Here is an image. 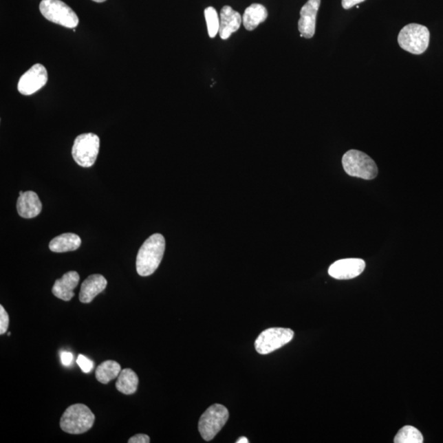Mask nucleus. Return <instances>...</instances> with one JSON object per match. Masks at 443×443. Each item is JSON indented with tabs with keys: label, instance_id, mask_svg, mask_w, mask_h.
<instances>
[{
	"label": "nucleus",
	"instance_id": "1",
	"mask_svg": "<svg viewBox=\"0 0 443 443\" xmlns=\"http://www.w3.org/2000/svg\"><path fill=\"white\" fill-rule=\"evenodd\" d=\"M165 250V239L160 233L153 234L140 247L136 257V271L142 277L150 276L159 268Z\"/></svg>",
	"mask_w": 443,
	"mask_h": 443
},
{
	"label": "nucleus",
	"instance_id": "2",
	"mask_svg": "<svg viewBox=\"0 0 443 443\" xmlns=\"http://www.w3.org/2000/svg\"><path fill=\"white\" fill-rule=\"evenodd\" d=\"M96 417L83 404H75L63 413L61 420L63 431L70 434H82L92 428Z\"/></svg>",
	"mask_w": 443,
	"mask_h": 443
},
{
	"label": "nucleus",
	"instance_id": "3",
	"mask_svg": "<svg viewBox=\"0 0 443 443\" xmlns=\"http://www.w3.org/2000/svg\"><path fill=\"white\" fill-rule=\"evenodd\" d=\"M430 33L423 25L411 23L404 27L398 35L400 48L413 54H422L428 49Z\"/></svg>",
	"mask_w": 443,
	"mask_h": 443
},
{
	"label": "nucleus",
	"instance_id": "4",
	"mask_svg": "<svg viewBox=\"0 0 443 443\" xmlns=\"http://www.w3.org/2000/svg\"><path fill=\"white\" fill-rule=\"evenodd\" d=\"M343 165L349 176L372 180L378 175V167L371 158L356 150H351L343 158Z\"/></svg>",
	"mask_w": 443,
	"mask_h": 443
},
{
	"label": "nucleus",
	"instance_id": "5",
	"mask_svg": "<svg viewBox=\"0 0 443 443\" xmlns=\"http://www.w3.org/2000/svg\"><path fill=\"white\" fill-rule=\"evenodd\" d=\"M40 11L50 22L74 29L78 27L79 19L76 12L61 0H42Z\"/></svg>",
	"mask_w": 443,
	"mask_h": 443
},
{
	"label": "nucleus",
	"instance_id": "6",
	"mask_svg": "<svg viewBox=\"0 0 443 443\" xmlns=\"http://www.w3.org/2000/svg\"><path fill=\"white\" fill-rule=\"evenodd\" d=\"M228 418V409L223 404H215L208 407L199 421V431L204 440L208 442L215 438Z\"/></svg>",
	"mask_w": 443,
	"mask_h": 443
},
{
	"label": "nucleus",
	"instance_id": "7",
	"mask_svg": "<svg viewBox=\"0 0 443 443\" xmlns=\"http://www.w3.org/2000/svg\"><path fill=\"white\" fill-rule=\"evenodd\" d=\"M99 151V136L93 133L82 134L74 140L72 155L76 164L89 168L96 163Z\"/></svg>",
	"mask_w": 443,
	"mask_h": 443
},
{
	"label": "nucleus",
	"instance_id": "8",
	"mask_svg": "<svg viewBox=\"0 0 443 443\" xmlns=\"http://www.w3.org/2000/svg\"><path fill=\"white\" fill-rule=\"evenodd\" d=\"M294 332L284 327H271L263 331L255 340V347L259 354L267 355L291 342Z\"/></svg>",
	"mask_w": 443,
	"mask_h": 443
},
{
	"label": "nucleus",
	"instance_id": "9",
	"mask_svg": "<svg viewBox=\"0 0 443 443\" xmlns=\"http://www.w3.org/2000/svg\"><path fill=\"white\" fill-rule=\"evenodd\" d=\"M48 82V72L46 68L36 63L25 72L19 80V91L23 96H31L45 86Z\"/></svg>",
	"mask_w": 443,
	"mask_h": 443
},
{
	"label": "nucleus",
	"instance_id": "10",
	"mask_svg": "<svg viewBox=\"0 0 443 443\" xmlns=\"http://www.w3.org/2000/svg\"><path fill=\"white\" fill-rule=\"evenodd\" d=\"M365 263L360 259H340L332 263L329 274L338 280H348L356 278L365 270Z\"/></svg>",
	"mask_w": 443,
	"mask_h": 443
},
{
	"label": "nucleus",
	"instance_id": "11",
	"mask_svg": "<svg viewBox=\"0 0 443 443\" xmlns=\"http://www.w3.org/2000/svg\"><path fill=\"white\" fill-rule=\"evenodd\" d=\"M321 4V0H308L301 8V18L298 22V29H299L301 37L310 39L314 36L316 18Z\"/></svg>",
	"mask_w": 443,
	"mask_h": 443
},
{
	"label": "nucleus",
	"instance_id": "12",
	"mask_svg": "<svg viewBox=\"0 0 443 443\" xmlns=\"http://www.w3.org/2000/svg\"><path fill=\"white\" fill-rule=\"evenodd\" d=\"M80 281L78 272L70 271L55 281L52 292L55 296L65 301H69L75 296L74 289Z\"/></svg>",
	"mask_w": 443,
	"mask_h": 443
},
{
	"label": "nucleus",
	"instance_id": "13",
	"mask_svg": "<svg viewBox=\"0 0 443 443\" xmlns=\"http://www.w3.org/2000/svg\"><path fill=\"white\" fill-rule=\"evenodd\" d=\"M241 23L242 18L239 12L228 6L222 8L219 32L221 39H228L233 33L239 30Z\"/></svg>",
	"mask_w": 443,
	"mask_h": 443
},
{
	"label": "nucleus",
	"instance_id": "14",
	"mask_svg": "<svg viewBox=\"0 0 443 443\" xmlns=\"http://www.w3.org/2000/svg\"><path fill=\"white\" fill-rule=\"evenodd\" d=\"M107 287V280L100 274H92L84 281L80 288L79 299L83 303L88 304L95 299L96 296L105 291Z\"/></svg>",
	"mask_w": 443,
	"mask_h": 443
},
{
	"label": "nucleus",
	"instance_id": "15",
	"mask_svg": "<svg viewBox=\"0 0 443 443\" xmlns=\"http://www.w3.org/2000/svg\"><path fill=\"white\" fill-rule=\"evenodd\" d=\"M19 215L24 219L35 218L41 214L42 204L39 197L34 191H25L17 202Z\"/></svg>",
	"mask_w": 443,
	"mask_h": 443
},
{
	"label": "nucleus",
	"instance_id": "16",
	"mask_svg": "<svg viewBox=\"0 0 443 443\" xmlns=\"http://www.w3.org/2000/svg\"><path fill=\"white\" fill-rule=\"evenodd\" d=\"M82 244V239L74 233H63L54 237L50 242V249L53 252L65 253L78 250Z\"/></svg>",
	"mask_w": 443,
	"mask_h": 443
},
{
	"label": "nucleus",
	"instance_id": "17",
	"mask_svg": "<svg viewBox=\"0 0 443 443\" xmlns=\"http://www.w3.org/2000/svg\"><path fill=\"white\" fill-rule=\"evenodd\" d=\"M267 18L266 8L261 3H253L246 8L242 17V23L248 31H254L259 24L265 22Z\"/></svg>",
	"mask_w": 443,
	"mask_h": 443
},
{
	"label": "nucleus",
	"instance_id": "18",
	"mask_svg": "<svg viewBox=\"0 0 443 443\" xmlns=\"http://www.w3.org/2000/svg\"><path fill=\"white\" fill-rule=\"evenodd\" d=\"M138 376L131 369H122L116 382V389L125 395L134 394L138 390Z\"/></svg>",
	"mask_w": 443,
	"mask_h": 443
},
{
	"label": "nucleus",
	"instance_id": "19",
	"mask_svg": "<svg viewBox=\"0 0 443 443\" xmlns=\"http://www.w3.org/2000/svg\"><path fill=\"white\" fill-rule=\"evenodd\" d=\"M122 371L121 365L114 360H106L98 366L96 377L98 381L107 385L111 380L119 376Z\"/></svg>",
	"mask_w": 443,
	"mask_h": 443
},
{
	"label": "nucleus",
	"instance_id": "20",
	"mask_svg": "<svg viewBox=\"0 0 443 443\" xmlns=\"http://www.w3.org/2000/svg\"><path fill=\"white\" fill-rule=\"evenodd\" d=\"M423 435L418 429L413 426H404L395 437V443H422Z\"/></svg>",
	"mask_w": 443,
	"mask_h": 443
},
{
	"label": "nucleus",
	"instance_id": "21",
	"mask_svg": "<svg viewBox=\"0 0 443 443\" xmlns=\"http://www.w3.org/2000/svg\"><path fill=\"white\" fill-rule=\"evenodd\" d=\"M204 18H206L208 35L210 38H215L219 32L220 19L218 12L215 8L208 7L204 10Z\"/></svg>",
	"mask_w": 443,
	"mask_h": 443
},
{
	"label": "nucleus",
	"instance_id": "22",
	"mask_svg": "<svg viewBox=\"0 0 443 443\" xmlns=\"http://www.w3.org/2000/svg\"><path fill=\"white\" fill-rule=\"evenodd\" d=\"M76 363L79 365L80 369L83 370V372L85 374H88L91 371L94 367V363L91 360H89L87 357L83 355H79L78 360H76Z\"/></svg>",
	"mask_w": 443,
	"mask_h": 443
},
{
	"label": "nucleus",
	"instance_id": "23",
	"mask_svg": "<svg viewBox=\"0 0 443 443\" xmlns=\"http://www.w3.org/2000/svg\"><path fill=\"white\" fill-rule=\"evenodd\" d=\"M10 325V317L3 305H0V334H6Z\"/></svg>",
	"mask_w": 443,
	"mask_h": 443
},
{
	"label": "nucleus",
	"instance_id": "24",
	"mask_svg": "<svg viewBox=\"0 0 443 443\" xmlns=\"http://www.w3.org/2000/svg\"><path fill=\"white\" fill-rule=\"evenodd\" d=\"M151 438L147 434L139 433L136 435L131 437L129 440V443H150Z\"/></svg>",
	"mask_w": 443,
	"mask_h": 443
},
{
	"label": "nucleus",
	"instance_id": "25",
	"mask_svg": "<svg viewBox=\"0 0 443 443\" xmlns=\"http://www.w3.org/2000/svg\"><path fill=\"white\" fill-rule=\"evenodd\" d=\"M365 1V0H342V6L344 10H347Z\"/></svg>",
	"mask_w": 443,
	"mask_h": 443
},
{
	"label": "nucleus",
	"instance_id": "26",
	"mask_svg": "<svg viewBox=\"0 0 443 443\" xmlns=\"http://www.w3.org/2000/svg\"><path fill=\"white\" fill-rule=\"evenodd\" d=\"M72 360H74V356H72L70 352H63L61 353V361L63 365L69 366L72 364Z\"/></svg>",
	"mask_w": 443,
	"mask_h": 443
},
{
	"label": "nucleus",
	"instance_id": "27",
	"mask_svg": "<svg viewBox=\"0 0 443 443\" xmlns=\"http://www.w3.org/2000/svg\"><path fill=\"white\" fill-rule=\"evenodd\" d=\"M237 443H249V440L245 437H241L237 441Z\"/></svg>",
	"mask_w": 443,
	"mask_h": 443
},
{
	"label": "nucleus",
	"instance_id": "28",
	"mask_svg": "<svg viewBox=\"0 0 443 443\" xmlns=\"http://www.w3.org/2000/svg\"><path fill=\"white\" fill-rule=\"evenodd\" d=\"M92 1L96 2V3H103V2H105L106 0H92Z\"/></svg>",
	"mask_w": 443,
	"mask_h": 443
},
{
	"label": "nucleus",
	"instance_id": "29",
	"mask_svg": "<svg viewBox=\"0 0 443 443\" xmlns=\"http://www.w3.org/2000/svg\"><path fill=\"white\" fill-rule=\"evenodd\" d=\"M23 193H24L23 191H21L20 193H19V195H23Z\"/></svg>",
	"mask_w": 443,
	"mask_h": 443
}]
</instances>
